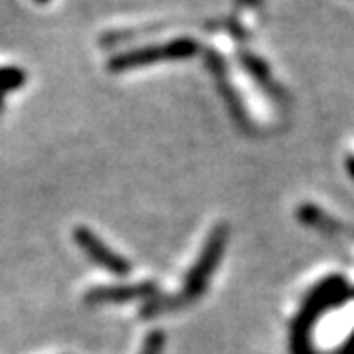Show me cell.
I'll return each instance as SVG.
<instances>
[{
  "label": "cell",
  "mask_w": 354,
  "mask_h": 354,
  "mask_svg": "<svg viewBox=\"0 0 354 354\" xmlns=\"http://www.w3.org/2000/svg\"><path fill=\"white\" fill-rule=\"evenodd\" d=\"M226 245V229H218L212 239L207 241L203 254H201L198 263L194 265V269L190 271L188 280H186V288H184V299H194L201 290L205 288L209 275L214 273L218 259L222 254V250Z\"/></svg>",
  "instance_id": "obj_1"
},
{
  "label": "cell",
  "mask_w": 354,
  "mask_h": 354,
  "mask_svg": "<svg viewBox=\"0 0 354 354\" xmlns=\"http://www.w3.org/2000/svg\"><path fill=\"white\" fill-rule=\"evenodd\" d=\"M196 52V45L188 39L169 43L165 47H147L141 52H133L120 56L111 62V68H129L137 64H149V62H158V60H175V58H190Z\"/></svg>",
  "instance_id": "obj_2"
},
{
  "label": "cell",
  "mask_w": 354,
  "mask_h": 354,
  "mask_svg": "<svg viewBox=\"0 0 354 354\" xmlns=\"http://www.w3.org/2000/svg\"><path fill=\"white\" fill-rule=\"evenodd\" d=\"M75 239H77L80 248L86 252V254L100 267H105L107 271L111 273H118V275H124L129 273V263H126L124 259H120L115 252H111L103 241H100L92 231L88 229H77L75 231Z\"/></svg>",
  "instance_id": "obj_3"
},
{
  "label": "cell",
  "mask_w": 354,
  "mask_h": 354,
  "mask_svg": "<svg viewBox=\"0 0 354 354\" xmlns=\"http://www.w3.org/2000/svg\"><path fill=\"white\" fill-rule=\"evenodd\" d=\"M149 286H131V288H105L92 292L90 301H129L135 297H141L143 292H149Z\"/></svg>",
  "instance_id": "obj_4"
},
{
  "label": "cell",
  "mask_w": 354,
  "mask_h": 354,
  "mask_svg": "<svg viewBox=\"0 0 354 354\" xmlns=\"http://www.w3.org/2000/svg\"><path fill=\"white\" fill-rule=\"evenodd\" d=\"M24 82L21 71H0V90H9Z\"/></svg>",
  "instance_id": "obj_5"
},
{
  "label": "cell",
  "mask_w": 354,
  "mask_h": 354,
  "mask_svg": "<svg viewBox=\"0 0 354 354\" xmlns=\"http://www.w3.org/2000/svg\"><path fill=\"white\" fill-rule=\"evenodd\" d=\"M160 350H162V335L156 333V335H151V337H149V342H147L143 354H160Z\"/></svg>",
  "instance_id": "obj_6"
},
{
  "label": "cell",
  "mask_w": 354,
  "mask_h": 354,
  "mask_svg": "<svg viewBox=\"0 0 354 354\" xmlns=\"http://www.w3.org/2000/svg\"><path fill=\"white\" fill-rule=\"evenodd\" d=\"M348 167H350V173H352V177H354V160H352V162H350Z\"/></svg>",
  "instance_id": "obj_7"
}]
</instances>
